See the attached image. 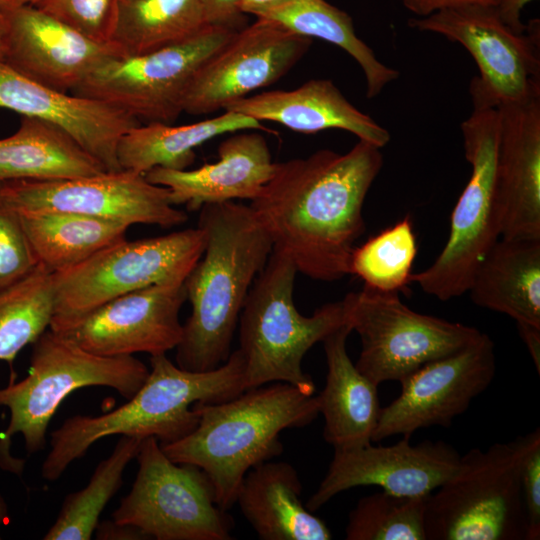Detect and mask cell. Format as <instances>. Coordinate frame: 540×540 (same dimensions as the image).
Listing matches in <instances>:
<instances>
[{
	"instance_id": "cell-15",
	"label": "cell",
	"mask_w": 540,
	"mask_h": 540,
	"mask_svg": "<svg viewBox=\"0 0 540 540\" xmlns=\"http://www.w3.org/2000/svg\"><path fill=\"white\" fill-rule=\"evenodd\" d=\"M312 38L257 18L233 36L192 78L183 112L203 115L224 109L283 77L309 50Z\"/></svg>"
},
{
	"instance_id": "cell-35",
	"label": "cell",
	"mask_w": 540,
	"mask_h": 540,
	"mask_svg": "<svg viewBox=\"0 0 540 540\" xmlns=\"http://www.w3.org/2000/svg\"><path fill=\"white\" fill-rule=\"evenodd\" d=\"M428 496L408 497L382 490L360 498L350 511L347 540H426Z\"/></svg>"
},
{
	"instance_id": "cell-9",
	"label": "cell",
	"mask_w": 540,
	"mask_h": 540,
	"mask_svg": "<svg viewBox=\"0 0 540 540\" xmlns=\"http://www.w3.org/2000/svg\"><path fill=\"white\" fill-rule=\"evenodd\" d=\"M204 248L205 233L200 227L134 241L125 238L72 268L53 273L55 312L49 328L127 293L183 283Z\"/></svg>"
},
{
	"instance_id": "cell-11",
	"label": "cell",
	"mask_w": 540,
	"mask_h": 540,
	"mask_svg": "<svg viewBox=\"0 0 540 540\" xmlns=\"http://www.w3.org/2000/svg\"><path fill=\"white\" fill-rule=\"evenodd\" d=\"M347 323L361 340L356 368L373 384L402 382L424 364L477 340L475 327L418 313L397 292L364 285L343 298Z\"/></svg>"
},
{
	"instance_id": "cell-20",
	"label": "cell",
	"mask_w": 540,
	"mask_h": 540,
	"mask_svg": "<svg viewBox=\"0 0 540 540\" xmlns=\"http://www.w3.org/2000/svg\"><path fill=\"white\" fill-rule=\"evenodd\" d=\"M0 108L36 117L68 133L107 171L121 170L118 145L140 122L106 102L44 86L0 60Z\"/></svg>"
},
{
	"instance_id": "cell-3",
	"label": "cell",
	"mask_w": 540,
	"mask_h": 540,
	"mask_svg": "<svg viewBox=\"0 0 540 540\" xmlns=\"http://www.w3.org/2000/svg\"><path fill=\"white\" fill-rule=\"evenodd\" d=\"M245 390V363L239 349L216 369L204 372L182 369L166 354L151 356L145 382L124 405L98 416H72L50 434L42 477L56 481L107 436L155 437L160 445L175 442L196 428L195 403L224 402Z\"/></svg>"
},
{
	"instance_id": "cell-14",
	"label": "cell",
	"mask_w": 540,
	"mask_h": 540,
	"mask_svg": "<svg viewBox=\"0 0 540 540\" xmlns=\"http://www.w3.org/2000/svg\"><path fill=\"white\" fill-rule=\"evenodd\" d=\"M0 200L18 213L67 212L129 226L171 228L188 219L172 204L167 188L125 169L70 179L4 181Z\"/></svg>"
},
{
	"instance_id": "cell-37",
	"label": "cell",
	"mask_w": 540,
	"mask_h": 540,
	"mask_svg": "<svg viewBox=\"0 0 540 540\" xmlns=\"http://www.w3.org/2000/svg\"><path fill=\"white\" fill-rule=\"evenodd\" d=\"M39 264L19 214L0 200V291L25 278Z\"/></svg>"
},
{
	"instance_id": "cell-22",
	"label": "cell",
	"mask_w": 540,
	"mask_h": 540,
	"mask_svg": "<svg viewBox=\"0 0 540 540\" xmlns=\"http://www.w3.org/2000/svg\"><path fill=\"white\" fill-rule=\"evenodd\" d=\"M218 156V161L192 170L155 167L145 177L167 188L173 205L184 204L196 211L207 204L254 200L276 168L268 144L257 130L230 136L219 145Z\"/></svg>"
},
{
	"instance_id": "cell-44",
	"label": "cell",
	"mask_w": 540,
	"mask_h": 540,
	"mask_svg": "<svg viewBox=\"0 0 540 540\" xmlns=\"http://www.w3.org/2000/svg\"><path fill=\"white\" fill-rule=\"evenodd\" d=\"M293 1L295 0H239L238 6L243 14H252L260 18Z\"/></svg>"
},
{
	"instance_id": "cell-13",
	"label": "cell",
	"mask_w": 540,
	"mask_h": 540,
	"mask_svg": "<svg viewBox=\"0 0 540 540\" xmlns=\"http://www.w3.org/2000/svg\"><path fill=\"white\" fill-rule=\"evenodd\" d=\"M235 32L207 25L179 43L115 57L72 93L111 104L139 122L171 123L183 112L184 96L195 73Z\"/></svg>"
},
{
	"instance_id": "cell-24",
	"label": "cell",
	"mask_w": 540,
	"mask_h": 540,
	"mask_svg": "<svg viewBox=\"0 0 540 540\" xmlns=\"http://www.w3.org/2000/svg\"><path fill=\"white\" fill-rule=\"evenodd\" d=\"M351 332L346 323L322 341L327 374L325 386L317 395L319 414L324 418V440L341 450L372 443L381 410L378 386L359 372L347 353Z\"/></svg>"
},
{
	"instance_id": "cell-6",
	"label": "cell",
	"mask_w": 540,
	"mask_h": 540,
	"mask_svg": "<svg viewBox=\"0 0 540 540\" xmlns=\"http://www.w3.org/2000/svg\"><path fill=\"white\" fill-rule=\"evenodd\" d=\"M524 443L525 435L460 456L453 474L427 497L426 540L526 539Z\"/></svg>"
},
{
	"instance_id": "cell-42",
	"label": "cell",
	"mask_w": 540,
	"mask_h": 540,
	"mask_svg": "<svg viewBox=\"0 0 540 540\" xmlns=\"http://www.w3.org/2000/svg\"><path fill=\"white\" fill-rule=\"evenodd\" d=\"M533 0H500L496 6L497 11L504 21L515 32H524L527 25L521 20L524 6Z\"/></svg>"
},
{
	"instance_id": "cell-33",
	"label": "cell",
	"mask_w": 540,
	"mask_h": 540,
	"mask_svg": "<svg viewBox=\"0 0 540 540\" xmlns=\"http://www.w3.org/2000/svg\"><path fill=\"white\" fill-rule=\"evenodd\" d=\"M141 439L122 436L112 453L94 470L85 488L66 496L45 540H89L106 504L119 490L129 462L136 458Z\"/></svg>"
},
{
	"instance_id": "cell-5",
	"label": "cell",
	"mask_w": 540,
	"mask_h": 540,
	"mask_svg": "<svg viewBox=\"0 0 540 540\" xmlns=\"http://www.w3.org/2000/svg\"><path fill=\"white\" fill-rule=\"evenodd\" d=\"M296 266L272 251L254 280L239 317L238 348L245 363L246 390L285 382L313 395L315 384L303 371L305 354L347 323L344 300L324 304L304 316L293 300Z\"/></svg>"
},
{
	"instance_id": "cell-19",
	"label": "cell",
	"mask_w": 540,
	"mask_h": 540,
	"mask_svg": "<svg viewBox=\"0 0 540 540\" xmlns=\"http://www.w3.org/2000/svg\"><path fill=\"white\" fill-rule=\"evenodd\" d=\"M2 11L8 20L4 61L52 89L73 92L104 63L125 55L113 42L91 39L32 4Z\"/></svg>"
},
{
	"instance_id": "cell-4",
	"label": "cell",
	"mask_w": 540,
	"mask_h": 540,
	"mask_svg": "<svg viewBox=\"0 0 540 540\" xmlns=\"http://www.w3.org/2000/svg\"><path fill=\"white\" fill-rule=\"evenodd\" d=\"M196 428L160 445L175 463L191 464L209 477L218 506L228 511L245 474L281 454L280 433L309 425L319 414L317 395L285 382L247 389L220 403L197 402Z\"/></svg>"
},
{
	"instance_id": "cell-28",
	"label": "cell",
	"mask_w": 540,
	"mask_h": 540,
	"mask_svg": "<svg viewBox=\"0 0 540 540\" xmlns=\"http://www.w3.org/2000/svg\"><path fill=\"white\" fill-rule=\"evenodd\" d=\"M244 130L274 132L251 117L228 110L187 125L138 124L122 136L118 161L121 169L142 174L155 167L184 170L194 162L196 147L221 134Z\"/></svg>"
},
{
	"instance_id": "cell-45",
	"label": "cell",
	"mask_w": 540,
	"mask_h": 540,
	"mask_svg": "<svg viewBox=\"0 0 540 540\" xmlns=\"http://www.w3.org/2000/svg\"><path fill=\"white\" fill-rule=\"evenodd\" d=\"M8 41V20L6 14L0 10V60L5 59Z\"/></svg>"
},
{
	"instance_id": "cell-36",
	"label": "cell",
	"mask_w": 540,
	"mask_h": 540,
	"mask_svg": "<svg viewBox=\"0 0 540 540\" xmlns=\"http://www.w3.org/2000/svg\"><path fill=\"white\" fill-rule=\"evenodd\" d=\"M118 0H36L32 5L83 35L111 42Z\"/></svg>"
},
{
	"instance_id": "cell-32",
	"label": "cell",
	"mask_w": 540,
	"mask_h": 540,
	"mask_svg": "<svg viewBox=\"0 0 540 540\" xmlns=\"http://www.w3.org/2000/svg\"><path fill=\"white\" fill-rule=\"evenodd\" d=\"M55 312L54 276L42 264L0 291V361L16 355L50 327Z\"/></svg>"
},
{
	"instance_id": "cell-34",
	"label": "cell",
	"mask_w": 540,
	"mask_h": 540,
	"mask_svg": "<svg viewBox=\"0 0 540 540\" xmlns=\"http://www.w3.org/2000/svg\"><path fill=\"white\" fill-rule=\"evenodd\" d=\"M416 255V237L407 215L361 246H355L350 259V274L374 289L407 293Z\"/></svg>"
},
{
	"instance_id": "cell-38",
	"label": "cell",
	"mask_w": 540,
	"mask_h": 540,
	"mask_svg": "<svg viewBox=\"0 0 540 540\" xmlns=\"http://www.w3.org/2000/svg\"><path fill=\"white\" fill-rule=\"evenodd\" d=\"M521 486L525 507L526 540L540 538V431L525 435L521 462Z\"/></svg>"
},
{
	"instance_id": "cell-12",
	"label": "cell",
	"mask_w": 540,
	"mask_h": 540,
	"mask_svg": "<svg viewBox=\"0 0 540 540\" xmlns=\"http://www.w3.org/2000/svg\"><path fill=\"white\" fill-rule=\"evenodd\" d=\"M409 26L439 34L462 45L473 57L478 75L471 79L473 110L540 97V21L515 32L496 6L471 4L415 17Z\"/></svg>"
},
{
	"instance_id": "cell-29",
	"label": "cell",
	"mask_w": 540,
	"mask_h": 540,
	"mask_svg": "<svg viewBox=\"0 0 540 540\" xmlns=\"http://www.w3.org/2000/svg\"><path fill=\"white\" fill-rule=\"evenodd\" d=\"M18 214L39 263L52 273L72 268L125 239L130 227L120 222L67 212Z\"/></svg>"
},
{
	"instance_id": "cell-26",
	"label": "cell",
	"mask_w": 540,
	"mask_h": 540,
	"mask_svg": "<svg viewBox=\"0 0 540 540\" xmlns=\"http://www.w3.org/2000/svg\"><path fill=\"white\" fill-rule=\"evenodd\" d=\"M467 293L516 324L540 327V240L499 238L477 266Z\"/></svg>"
},
{
	"instance_id": "cell-30",
	"label": "cell",
	"mask_w": 540,
	"mask_h": 540,
	"mask_svg": "<svg viewBox=\"0 0 540 540\" xmlns=\"http://www.w3.org/2000/svg\"><path fill=\"white\" fill-rule=\"evenodd\" d=\"M201 0H118L110 41L139 55L184 41L207 26Z\"/></svg>"
},
{
	"instance_id": "cell-8",
	"label": "cell",
	"mask_w": 540,
	"mask_h": 540,
	"mask_svg": "<svg viewBox=\"0 0 540 540\" xmlns=\"http://www.w3.org/2000/svg\"><path fill=\"white\" fill-rule=\"evenodd\" d=\"M499 129L497 109L473 110L461 123L471 175L452 211L442 251L428 268L411 275V283L441 301L467 293L477 266L501 236L496 190Z\"/></svg>"
},
{
	"instance_id": "cell-18",
	"label": "cell",
	"mask_w": 540,
	"mask_h": 540,
	"mask_svg": "<svg viewBox=\"0 0 540 540\" xmlns=\"http://www.w3.org/2000/svg\"><path fill=\"white\" fill-rule=\"evenodd\" d=\"M410 437L394 445L334 449L325 477L310 496L306 508L314 512L337 494L358 486L375 485L408 497H424L441 486L456 470L460 454L448 443Z\"/></svg>"
},
{
	"instance_id": "cell-10",
	"label": "cell",
	"mask_w": 540,
	"mask_h": 540,
	"mask_svg": "<svg viewBox=\"0 0 540 540\" xmlns=\"http://www.w3.org/2000/svg\"><path fill=\"white\" fill-rule=\"evenodd\" d=\"M138 471L112 520L156 540H231L233 518L216 502L207 474L173 462L155 437L141 440Z\"/></svg>"
},
{
	"instance_id": "cell-1",
	"label": "cell",
	"mask_w": 540,
	"mask_h": 540,
	"mask_svg": "<svg viewBox=\"0 0 540 540\" xmlns=\"http://www.w3.org/2000/svg\"><path fill=\"white\" fill-rule=\"evenodd\" d=\"M383 166L381 148L363 141L346 153L321 149L276 163L250 207L273 249L297 271L320 281L350 274L356 240L365 231L363 205Z\"/></svg>"
},
{
	"instance_id": "cell-31",
	"label": "cell",
	"mask_w": 540,
	"mask_h": 540,
	"mask_svg": "<svg viewBox=\"0 0 540 540\" xmlns=\"http://www.w3.org/2000/svg\"><path fill=\"white\" fill-rule=\"evenodd\" d=\"M299 35L320 38L347 52L360 66L366 81V97L372 99L399 77L383 64L355 33L352 18L325 0H295L263 17Z\"/></svg>"
},
{
	"instance_id": "cell-46",
	"label": "cell",
	"mask_w": 540,
	"mask_h": 540,
	"mask_svg": "<svg viewBox=\"0 0 540 540\" xmlns=\"http://www.w3.org/2000/svg\"><path fill=\"white\" fill-rule=\"evenodd\" d=\"M36 0H5L4 4L0 7V10L25 5L33 4Z\"/></svg>"
},
{
	"instance_id": "cell-43",
	"label": "cell",
	"mask_w": 540,
	"mask_h": 540,
	"mask_svg": "<svg viewBox=\"0 0 540 540\" xmlns=\"http://www.w3.org/2000/svg\"><path fill=\"white\" fill-rule=\"evenodd\" d=\"M518 333L526 345L538 374L540 373V327L530 324H516Z\"/></svg>"
},
{
	"instance_id": "cell-27",
	"label": "cell",
	"mask_w": 540,
	"mask_h": 540,
	"mask_svg": "<svg viewBox=\"0 0 540 540\" xmlns=\"http://www.w3.org/2000/svg\"><path fill=\"white\" fill-rule=\"evenodd\" d=\"M105 171L63 129L36 117L21 116L18 129L0 139V182L70 179Z\"/></svg>"
},
{
	"instance_id": "cell-47",
	"label": "cell",
	"mask_w": 540,
	"mask_h": 540,
	"mask_svg": "<svg viewBox=\"0 0 540 540\" xmlns=\"http://www.w3.org/2000/svg\"><path fill=\"white\" fill-rule=\"evenodd\" d=\"M8 518V509L7 504L3 498V496L0 494V525H2ZM1 539V536H0Z\"/></svg>"
},
{
	"instance_id": "cell-25",
	"label": "cell",
	"mask_w": 540,
	"mask_h": 540,
	"mask_svg": "<svg viewBox=\"0 0 540 540\" xmlns=\"http://www.w3.org/2000/svg\"><path fill=\"white\" fill-rule=\"evenodd\" d=\"M302 484L288 462L266 461L242 479L235 504L262 540H329L325 522L301 501Z\"/></svg>"
},
{
	"instance_id": "cell-7",
	"label": "cell",
	"mask_w": 540,
	"mask_h": 540,
	"mask_svg": "<svg viewBox=\"0 0 540 540\" xmlns=\"http://www.w3.org/2000/svg\"><path fill=\"white\" fill-rule=\"evenodd\" d=\"M148 374L149 368L133 355H97L48 329L33 343L28 375L0 389V406L10 412L2 444L20 433L26 450L38 452L45 448L50 420L72 392L105 386L128 400Z\"/></svg>"
},
{
	"instance_id": "cell-39",
	"label": "cell",
	"mask_w": 540,
	"mask_h": 540,
	"mask_svg": "<svg viewBox=\"0 0 540 540\" xmlns=\"http://www.w3.org/2000/svg\"><path fill=\"white\" fill-rule=\"evenodd\" d=\"M208 25L238 31L246 26L245 14L239 9V0H201Z\"/></svg>"
},
{
	"instance_id": "cell-40",
	"label": "cell",
	"mask_w": 540,
	"mask_h": 540,
	"mask_svg": "<svg viewBox=\"0 0 540 540\" xmlns=\"http://www.w3.org/2000/svg\"><path fill=\"white\" fill-rule=\"evenodd\" d=\"M416 17H426L438 11L471 4L497 6L500 0H400Z\"/></svg>"
},
{
	"instance_id": "cell-48",
	"label": "cell",
	"mask_w": 540,
	"mask_h": 540,
	"mask_svg": "<svg viewBox=\"0 0 540 540\" xmlns=\"http://www.w3.org/2000/svg\"><path fill=\"white\" fill-rule=\"evenodd\" d=\"M5 0H0V7L4 4Z\"/></svg>"
},
{
	"instance_id": "cell-21",
	"label": "cell",
	"mask_w": 540,
	"mask_h": 540,
	"mask_svg": "<svg viewBox=\"0 0 540 540\" xmlns=\"http://www.w3.org/2000/svg\"><path fill=\"white\" fill-rule=\"evenodd\" d=\"M497 110L500 238L540 240V97Z\"/></svg>"
},
{
	"instance_id": "cell-2",
	"label": "cell",
	"mask_w": 540,
	"mask_h": 540,
	"mask_svg": "<svg viewBox=\"0 0 540 540\" xmlns=\"http://www.w3.org/2000/svg\"><path fill=\"white\" fill-rule=\"evenodd\" d=\"M198 227L205 248L184 281L191 314L176 347V364L204 372L229 358L246 297L273 243L251 207L234 201L204 205Z\"/></svg>"
},
{
	"instance_id": "cell-16",
	"label": "cell",
	"mask_w": 540,
	"mask_h": 540,
	"mask_svg": "<svg viewBox=\"0 0 540 540\" xmlns=\"http://www.w3.org/2000/svg\"><path fill=\"white\" fill-rule=\"evenodd\" d=\"M496 372L491 338L481 336L462 349L428 362L401 384L400 395L381 408L372 442L431 426L448 427L488 388Z\"/></svg>"
},
{
	"instance_id": "cell-23",
	"label": "cell",
	"mask_w": 540,
	"mask_h": 540,
	"mask_svg": "<svg viewBox=\"0 0 540 540\" xmlns=\"http://www.w3.org/2000/svg\"><path fill=\"white\" fill-rule=\"evenodd\" d=\"M223 110L239 112L259 122H277L305 134L345 130L381 149L390 141L389 131L355 107L328 79H312L293 90L258 93Z\"/></svg>"
},
{
	"instance_id": "cell-41",
	"label": "cell",
	"mask_w": 540,
	"mask_h": 540,
	"mask_svg": "<svg viewBox=\"0 0 540 540\" xmlns=\"http://www.w3.org/2000/svg\"><path fill=\"white\" fill-rule=\"evenodd\" d=\"M96 538L101 540H142L148 539L139 529L131 525L119 524L114 520L99 522L95 529Z\"/></svg>"
},
{
	"instance_id": "cell-17",
	"label": "cell",
	"mask_w": 540,
	"mask_h": 540,
	"mask_svg": "<svg viewBox=\"0 0 540 540\" xmlns=\"http://www.w3.org/2000/svg\"><path fill=\"white\" fill-rule=\"evenodd\" d=\"M186 300L184 282L152 285L49 329L97 355L166 354L182 339L179 312Z\"/></svg>"
}]
</instances>
